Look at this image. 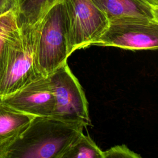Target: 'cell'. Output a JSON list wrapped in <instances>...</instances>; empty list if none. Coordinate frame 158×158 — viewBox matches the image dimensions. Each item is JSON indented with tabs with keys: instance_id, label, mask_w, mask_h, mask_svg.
Masks as SVG:
<instances>
[{
	"instance_id": "8992f818",
	"label": "cell",
	"mask_w": 158,
	"mask_h": 158,
	"mask_svg": "<svg viewBox=\"0 0 158 158\" xmlns=\"http://www.w3.org/2000/svg\"><path fill=\"white\" fill-rule=\"evenodd\" d=\"M95 45L130 50L158 49V22L154 19L109 22Z\"/></svg>"
},
{
	"instance_id": "277c9868",
	"label": "cell",
	"mask_w": 158,
	"mask_h": 158,
	"mask_svg": "<svg viewBox=\"0 0 158 158\" xmlns=\"http://www.w3.org/2000/svg\"><path fill=\"white\" fill-rule=\"evenodd\" d=\"M68 30V51L95 45L109 21L92 0H62Z\"/></svg>"
},
{
	"instance_id": "5bb4252c",
	"label": "cell",
	"mask_w": 158,
	"mask_h": 158,
	"mask_svg": "<svg viewBox=\"0 0 158 158\" xmlns=\"http://www.w3.org/2000/svg\"><path fill=\"white\" fill-rule=\"evenodd\" d=\"M12 6V0H0V15L4 13Z\"/></svg>"
},
{
	"instance_id": "5b68a950",
	"label": "cell",
	"mask_w": 158,
	"mask_h": 158,
	"mask_svg": "<svg viewBox=\"0 0 158 158\" xmlns=\"http://www.w3.org/2000/svg\"><path fill=\"white\" fill-rule=\"evenodd\" d=\"M55 98L53 117L90 124L88 103L83 88L67 62L48 76Z\"/></svg>"
},
{
	"instance_id": "9a60e30c",
	"label": "cell",
	"mask_w": 158,
	"mask_h": 158,
	"mask_svg": "<svg viewBox=\"0 0 158 158\" xmlns=\"http://www.w3.org/2000/svg\"><path fill=\"white\" fill-rule=\"evenodd\" d=\"M152 14L154 19L158 22V6H152Z\"/></svg>"
},
{
	"instance_id": "7c38bea8",
	"label": "cell",
	"mask_w": 158,
	"mask_h": 158,
	"mask_svg": "<svg viewBox=\"0 0 158 158\" xmlns=\"http://www.w3.org/2000/svg\"><path fill=\"white\" fill-rule=\"evenodd\" d=\"M63 158H103V151L89 136L83 133L72 144Z\"/></svg>"
},
{
	"instance_id": "ba28073f",
	"label": "cell",
	"mask_w": 158,
	"mask_h": 158,
	"mask_svg": "<svg viewBox=\"0 0 158 158\" xmlns=\"http://www.w3.org/2000/svg\"><path fill=\"white\" fill-rule=\"evenodd\" d=\"M109 22L154 19L152 6L146 0H92Z\"/></svg>"
},
{
	"instance_id": "52a82bcc",
	"label": "cell",
	"mask_w": 158,
	"mask_h": 158,
	"mask_svg": "<svg viewBox=\"0 0 158 158\" xmlns=\"http://www.w3.org/2000/svg\"><path fill=\"white\" fill-rule=\"evenodd\" d=\"M0 102L18 111L35 116H52L55 98L48 77L43 76L16 91L0 96Z\"/></svg>"
},
{
	"instance_id": "6da1fadb",
	"label": "cell",
	"mask_w": 158,
	"mask_h": 158,
	"mask_svg": "<svg viewBox=\"0 0 158 158\" xmlns=\"http://www.w3.org/2000/svg\"><path fill=\"white\" fill-rule=\"evenodd\" d=\"M86 126L53 116H35L0 149V158H63Z\"/></svg>"
},
{
	"instance_id": "7a4b0ae2",
	"label": "cell",
	"mask_w": 158,
	"mask_h": 158,
	"mask_svg": "<svg viewBox=\"0 0 158 158\" xmlns=\"http://www.w3.org/2000/svg\"><path fill=\"white\" fill-rule=\"evenodd\" d=\"M19 26V33L10 46L0 78V96L9 95L43 76L36 62L38 22Z\"/></svg>"
},
{
	"instance_id": "30bf717a",
	"label": "cell",
	"mask_w": 158,
	"mask_h": 158,
	"mask_svg": "<svg viewBox=\"0 0 158 158\" xmlns=\"http://www.w3.org/2000/svg\"><path fill=\"white\" fill-rule=\"evenodd\" d=\"M62 0H12L19 25H32Z\"/></svg>"
},
{
	"instance_id": "9c48e42d",
	"label": "cell",
	"mask_w": 158,
	"mask_h": 158,
	"mask_svg": "<svg viewBox=\"0 0 158 158\" xmlns=\"http://www.w3.org/2000/svg\"><path fill=\"white\" fill-rule=\"evenodd\" d=\"M35 117L0 102V149L17 136Z\"/></svg>"
},
{
	"instance_id": "3957f363",
	"label": "cell",
	"mask_w": 158,
	"mask_h": 158,
	"mask_svg": "<svg viewBox=\"0 0 158 158\" xmlns=\"http://www.w3.org/2000/svg\"><path fill=\"white\" fill-rule=\"evenodd\" d=\"M36 62L38 70L48 77L67 62L68 30L62 2L53 6L38 21Z\"/></svg>"
},
{
	"instance_id": "4fadbf2b",
	"label": "cell",
	"mask_w": 158,
	"mask_h": 158,
	"mask_svg": "<svg viewBox=\"0 0 158 158\" xmlns=\"http://www.w3.org/2000/svg\"><path fill=\"white\" fill-rule=\"evenodd\" d=\"M141 156L130 149L125 144L117 145L103 151V158H139Z\"/></svg>"
},
{
	"instance_id": "2e32d148",
	"label": "cell",
	"mask_w": 158,
	"mask_h": 158,
	"mask_svg": "<svg viewBox=\"0 0 158 158\" xmlns=\"http://www.w3.org/2000/svg\"><path fill=\"white\" fill-rule=\"evenodd\" d=\"M152 6H158V0H146Z\"/></svg>"
},
{
	"instance_id": "8fae6325",
	"label": "cell",
	"mask_w": 158,
	"mask_h": 158,
	"mask_svg": "<svg viewBox=\"0 0 158 158\" xmlns=\"http://www.w3.org/2000/svg\"><path fill=\"white\" fill-rule=\"evenodd\" d=\"M19 31L17 15L12 6L0 15V78L4 70L10 46Z\"/></svg>"
}]
</instances>
